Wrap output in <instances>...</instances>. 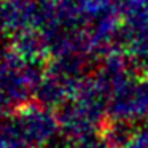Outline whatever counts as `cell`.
Returning a JSON list of instances; mask_svg holds the SVG:
<instances>
[{"label":"cell","mask_w":148,"mask_h":148,"mask_svg":"<svg viewBox=\"0 0 148 148\" xmlns=\"http://www.w3.org/2000/svg\"><path fill=\"white\" fill-rule=\"evenodd\" d=\"M14 127L23 140L38 143L54 132V119L43 110H34L23 113Z\"/></svg>","instance_id":"1"},{"label":"cell","mask_w":148,"mask_h":148,"mask_svg":"<svg viewBox=\"0 0 148 148\" xmlns=\"http://www.w3.org/2000/svg\"><path fill=\"white\" fill-rule=\"evenodd\" d=\"M127 148H148V127L143 129L140 134L129 138Z\"/></svg>","instance_id":"2"}]
</instances>
